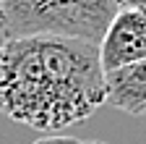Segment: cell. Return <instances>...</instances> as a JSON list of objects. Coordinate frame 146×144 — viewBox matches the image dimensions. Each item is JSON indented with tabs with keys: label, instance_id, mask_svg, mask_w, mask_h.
I'll list each match as a JSON object with an SVG mask.
<instances>
[{
	"label": "cell",
	"instance_id": "cell-2",
	"mask_svg": "<svg viewBox=\"0 0 146 144\" xmlns=\"http://www.w3.org/2000/svg\"><path fill=\"white\" fill-rule=\"evenodd\" d=\"M117 8L115 0H0V42L47 37L99 47Z\"/></svg>",
	"mask_w": 146,
	"mask_h": 144
},
{
	"label": "cell",
	"instance_id": "cell-3",
	"mask_svg": "<svg viewBox=\"0 0 146 144\" xmlns=\"http://www.w3.org/2000/svg\"><path fill=\"white\" fill-rule=\"evenodd\" d=\"M146 60V3H120L99 42L102 74Z\"/></svg>",
	"mask_w": 146,
	"mask_h": 144
},
{
	"label": "cell",
	"instance_id": "cell-5",
	"mask_svg": "<svg viewBox=\"0 0 146 144\" xmlns=\"http://www.w3.org/2000/svg\"><path fill=\"white\" fill-rule=\"evenodd\" d=\"M31 144H81L78 139H73V136H58V134H52V136H42V139H36Z\"/></svg>",
	"mask_w": 146,
	"mask_h": 144
},
{
	"label": "cell",
	"instance_id": "cell-6",
	"mask_svg": "<svg viewBox=\"0 0 146 144\" xmlns=\"http://www.w3.org/2000/svg\"><path fill=\"white\" fill-rule=\"evenodd\" d=\"M81 144H104V141H81Z\"/></svg>",
	"mask_w": 146,
	"mask_h": 144
},
{
	"label": "cell",
	"instance_id": "cell-1",
	"mask_svg": "<svg viewBox=\"0 0 146 144\" xmlns=\"http://www.w3.org/2000/svg\"><path fill=\"white\" fill-rule=\"evenodd\" d=\"M104 105L99 47L78 40L0 42V113L34 131H60Z\"/></svg>",
	"mask_w": 146,
	"mask_h": 144
},
{
	"label": "cell",
	"instance_id": "cell-4",
	"mask_svg": "<svg viewBox=\"0 0 146 144\" xmlns=\"http://www.w3.org/2000/svg\"><path fill=\"white\" fill-rule=\"evenodd\" d=\"M104 102L128 115H146V60L107 71Z\"/></svg>",
	"mask_w": 146,
	"mask_h": 144
}]
</instances>
